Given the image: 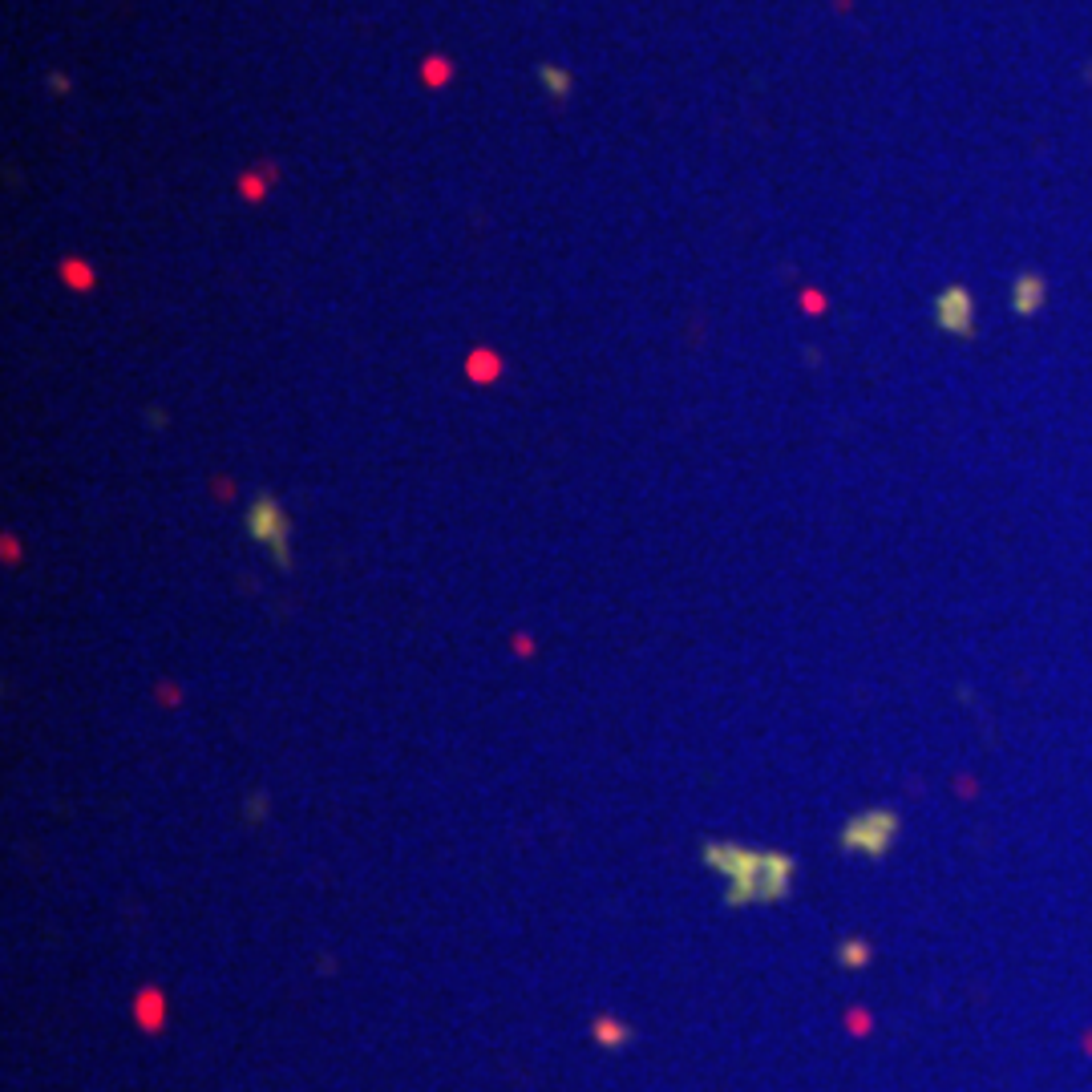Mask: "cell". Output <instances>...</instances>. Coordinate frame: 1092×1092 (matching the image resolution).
I'll return each instance as SVG.
<instances>
[{
  "label": "cell",
  "instance_id": "5",
  "mask_svg": "<svg viewBox=\"0 0 1092 1092\" xmlns=\"http://www.w3.org/2000/svg\"><path fill=\"white\" fill-rule=\"evenodd\" d=\"M591 1036H595L603 1048H623V1044L631 1040V1028L619 1023V1019H611V1015H599V1019L591 1023Z\"/></svg>",
  "mask_w": 1092,
  "mask_h": 1092
},
{
  "label": "cell",
  "instance_id": "1",
  "mask_svg": "<svg viewBox=\"0 0 1092 1092\" xmlns=\"http://www.w3.org/2000/svg\"><path fill=\"white\" fill-rule=\"evenodd\" d=\"M704 866H712L725 878V903L749 907V903H785L793 894L797 858L781 849H749L737 841H708L700 849Z\"/></svg>",
  "mask_w": 1092,
  "mask_h": 1092
},
{
  "label": "cell",
  "instance_id": "3",
  "mask_svg": "<svg viewBox=\"0 0 1092 1092\" xmlns=\"http://www.w3.org/2000/svg\"><path fill=\"white\" fill-rule=\"evenodd\" d=\"M899 810L890 805H878V810H866V814H854L845 826H841V849L845 854H862V858H886L899 841Z\"/></svg>",
  "mask_w": 1092,
  "mask_h": 1092
},
{
  "label": "cell",
  "instance_id": "6",
  "mask_svg": "<svg viewBox=\"0 0 1092 1092\" xmlns=\"http://www.w3.org/2000/svg\"><path fill=\"white\" fill-rule=\"evenodd\" d=\"M538 82L547 85L551 97H567L571 93V74L559 70V65H538Z\"/></svg>",
  "mask_w": 1092,
  "mask_h": 1092
},
{
  "label": "cell",
  "instance_id": "4",
  "mask_svg": "<svg viewBox=\"0 0 1092 1092\" xmlns=\"http://www.w3.org/2000/svg\"><path fill=\"white\" fill-rule=\"evenodd\" d=\"M934 316H938V324H943L947 333L967 337V333H971V296H967L963 288L943 292L938 304H934Z\"/></svg>",
  "mask_w": 1092,
  "mask_h": 1092
},
{
  "label": "cell",
  "instance_id": "2",
  "mask_svg": "<svg viewBox=\"0 0 1092 1092\" xmlns=\"http://www.w3.org/2000/svg\"><path fill=\"white\" fill-rule=\"evenodd\" d=\"M244 530H248V538H255V542L267 551V559H271L279 571L292 567V522H288V514H283L279 498L259 494V498L248 506V514H244Z\"/></svg>",
  "mask_w": 1092,
  "mask_h": 1092
},
{
  "label": "cell",
  "instance_id": "7",
  "mask_svg": "<svg viewBox=\"0 0 1092 1092\" xmlns=\"http://www.w3.org/2000/svg\"><path fill=\"white\" fill-rule=\"evenodd\" d=\"M1040 300H1044L1040 279H1019V283H1015V312H1036Z\"/></svg>",
  "mask_w": 1092,
  "mask_h": 1092
},
{
  "label": "cell",
  "instance_id": "8",
  "mask_svg": "<svg viewBox=\"0 0 1092 1092\" xmlns=\"http://www.w3.org/2000/svg\"><path fill=\"white\" fill-rule=\"evenodd\" d=\"M838 963L841 967H866L870 963V947L862 938H845L838 951Z\"/></svg>",
  "mask_w": 1092,
  "mask_h": 1092
}]
</instances>
